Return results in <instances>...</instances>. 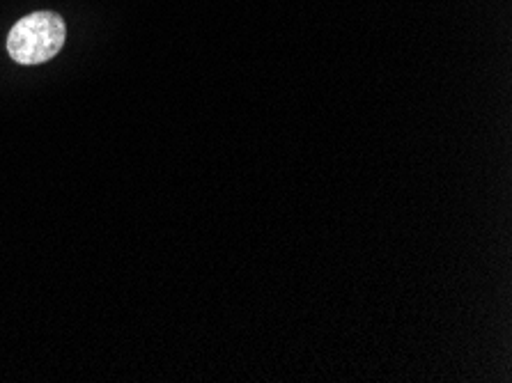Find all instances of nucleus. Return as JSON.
I'll return each mask as SVG.
<instances>
[{"label":"nucleus","mask_w":512,"mask_h":383,"mask_svg":"<svg viewBox=\"0 0 512 383\" xmlns=\"http://www.w3.org/2000/svg\"><path fill=\"white\" fill-rule=\"evenodd\" d=\"M67 39V28L56 12H33L14 23L7 37V53L19 65H42L56 58Z\"/></svg>","instance_id":"1"}]
</instances>
